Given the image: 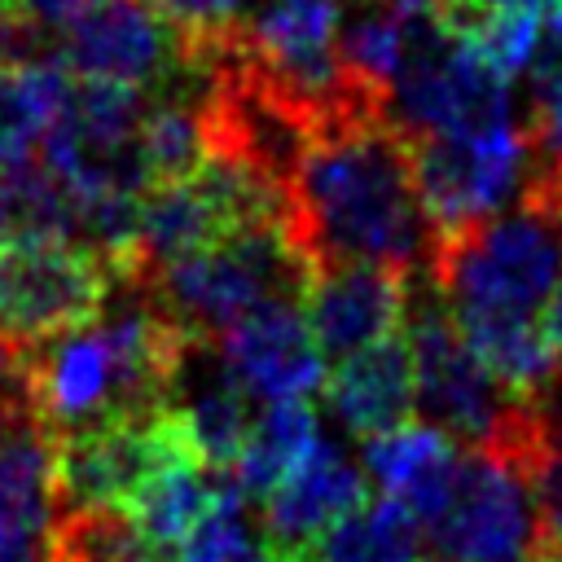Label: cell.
<instances>
[{"label": "cell", "mask_w": 562, "mask_h": 562, "mask_svg": "<svg viewBox=\"0 0 562 562\" xmlns=\"http://www.w3.org/2000/svg\"><path fill=\"white\" fill-rule=\"evenodd\" d=\"M290 233L312 268L430 263L435 228L413 184L408 136L382 105H351L312 127L290 167Z\"/></svg>", "instance_id": "1"}, {"label": "cell", "mask_w": 562, "mask_h": 562, "mask_svg": "<svg viewBox=\"0 0 562 562\" xmlns=\"http://www.w3.org/2000/svg\"><path fill=\"white\" fill-rule=\"evenodd\" d=\"M426 268L457 321H544L562 281V224L540 202H514L479 224L439 233Z\"/></svg>", "instance_id": "2"}, {"label": "cell", "mask_w": 562, "mask_h": 562, "mask_svg": "<svg viewBox=\"0 0 562 562\" xmlns=\"http://www.w3.org/2000/svg\"><path fill=\"white\" fill-rule=\"evenodd\" d=\"M312 259L285 224L228 233L211 246L184 250L145 272L162 307L202 338H220L237 316L263 299H303Z\"/></svg>", "instance_id": "3"}, {"label": "cell", "mask_w": 562, "mask_h": 562, "mask_svg": "<svg viewBox=\"0 0 562 562\" xmlns=\"http://www.w3.org/2000/svg\"><path fill=\"white\" fill-rule=\"evenodd\" d=\"M408 162L422 211L439 237L522 202L544 162V145L527 119H509L479 132L408 136Z\"/></svg>", "instance_id": "4"}, {"label": "cell", "mask_w": 562, "mask_h": 562, "mask_svg": "<svg viewBox=\"0 0 562 562\" xmlns=\"http://www.w3.org/2000/svg\"><path fill=\"white\" fill-rule=\"evenodd\" d=\"M509 75L479 48V40L448 18H426L408 35L404 66L391 83L386 114L404 136L479 132L518 119Z\"/></svg>", "instance_id": "5"}, {"label": "cell", "mask_w": 562, "mask_h": 562, "mask_svg": "<svg viewBox=\"0 0 562 562\" xmlns=\"http://www.w3.org/2000/svg\"><path fill=\"white\" fill-rule=\"evenodd\" d=\"M404 334L413 347V373H417V408L426 422L443 426L461 448L487 443L514 413L518 395H509L487 364L465 342L443 290L435 285L430 268L408 272V307H404Z\"/></svg>", "instance_id": "6"}, {"label": "cell", "mask_w": 562, "mask_h": 562, "mask_svg": "<svg viewBox=\"0 0 562 562\" xmlns=\"http://www.w3.org/2000/svg\"><path fill=\"white\" fill-rule=\"evenodd\" d=\"M119 285L105 255L75 237H0V334L44 342L97 321Z\"/></svg>", "instance_id": "7"}, {"label": "cell", "mask_w": 562, "mask_h": 562, "mask_svg": "<svg viewBox=\"0 0 562 562\" xmlns=\"http://www.w3.org/2000/svg\"><path fill=\"white\" fill-rule=\"evenodd\" d=\"M189 439H193L189 417L176 404H158L149 413H123V417L66 430L57 443L61 514L66 509H119L123 514V505L145 483V474Z\"/></svg>", "instance_id": "8"}, {"label": "cell", "mask_w": 562, "mask_h": 562, "mask_svg": "<svg viewBox=\"0 0 562 562\" xmlns=\"http://www.w3.org/2000/svg\"><path fill=\"white\" fill-rule=\"evenodd\" d=\"M149 92L110 83V79H79L61 114L44 136V162L75 189V198H97L114 189H145L136 132L145 119Z\"/></svg>", "instance_id": "9"}, {"label": "cell", "mask_w": 562, "mask_h": 562, "mask_svg": "<svg viewBox=\"0 0 562 562\" xmlns=\"http://www.w3.org/2000/svg\"><path fill=\"white\" fill-rule=\"evenodd\" d=\"M57 57L79 79L158 92L193 66V40L149 0H97L61 26Z\"/></svg>", "instance_id": "10"}, {"label": "cell", "mask_w": 562, "mask_h": 562, "mask_svg": "<svg viewBox=\"0 0 562 562\" xmlns=\"http://www.w3.org/2000/svg\"><path fill=\"white\" fill-rule=\"evenodd\" d=\"M57 426L44 413L0 422V562H53Z\"/></svg>", "instance_id": "11"}, {"label": "cell", "mask_w": 562, "mask_h": 562, "mask_svg": "<svg viewBox=\"0 0 562 562\" xmlns=\"http://www.w3.org/2000/svg\"><path fill=\"white\" fill-rule=\"evenodd\" d=\"M224 364L255 400H294L325 386V351L312 338L303 299H263L215 338Z\"/></svg>", "instance_id": "12"}, {"label": "cell", "mask_w": 562, "mask_h": 562, "mask_svg": "<svg viewBox=\"0 0 562 562\" xmlns=\"http://www.w3.org/2000/svg\"><path fill=\"white\" fill-rule=\"evenodd\" d=\"M408 307V272L386 263H325L312 272L303 290V312L316 347L329 360H342L404 325Z\"/></svg>", "instance_id": "13"}, {"label": "cell", "mask_w": 562, "mask_h": 562, "mask_svg": "<svg viewBox=\"0 0 562 562\" xmlns=\"http://www.w3.org/2000/svg\"><path fill=\"white\" fill-rule=\"evenodd\" d=\"M369 501V474L338 443H321L263 501V544L281 553L307 549L321 531Z\"/></svg>", "instance_id": "14"}, {"label": "cell", "mask_w": 562, "mask_h": 562, "mask_svg": "<svg viewBox=\"0 0 562 562\" xmlns=\"http://www.w3.org/2000/svg\"><path fill=\"white\" fill-rule=\"evenodd\" d=\"M321 395H325L329 413L360 439L413 422L417 373H413V347H408L404 325L395 334L334 360Z\"/></svg>", "instance_id": "15"}, {"label": "cell", "mask_w": 562, "mask_h": 562, "mask_svg": "<svg viewBox=\"0 0 562 562\" xmlns=\"http://www.w3.org/2000/svg\"><path fill=\"white\" fill-rule=\"evenodd\" d=\"M364 474L373 483H382L395 501L408 505V514L430 531L452 496L457 483V461H461V443L435 426V422H404L395 430L369 435L364 439Z\"/></svg>", "instance_id": "16"}, {"label": "cell", "mask_w": 562, "mask_h": 562, "mask_svg": "<svg viewBox=\"0 0 562 562\" xmlns=\"http://www.w3.org/2000/svg\"><path fill=\"white\" fill-rule=\"evenodd\" d=\"M220 479L224 474L211 470V461L202 457V448L189 439V443H180L176 452H167L145 474V483L132 492V501L123 505V514L158 549H180L189 540V531L202 522V514L211 509V496H215Z\"/></svg>", "instance_id": "17"}, {"label": "cell", "mask_w": 562, "mask_h": 562, "mask_svg": "<svg viewBox=\"0 0 562 562\" xmlns=\"http://www.w3.org/2000/svg\"><path fill=\"white\" fill-rule=\"evenodd\" d=\"M70 97V70L57 53L0 61V171L35 158Z\"/></svg>", "instance_id": "18"}, {"label": "cell", "mask_w": 562, "mask_h": 562, "mask_svg": "<svg viewBox=\"0 0 562 562\" xmlns=\"http://www.w3.org/2000/svg\"><path fill=\"white\" fill-rule=\"evenodd\" d=\"M422 531L426 527L408 514V505L386 492V496H369L360 509L338 518L307 549H299V558L303 562H417Z\"/></svg>", "instance_id": "19"}, {"label": "cell", "mask_w": 562, "mask_h": 562, "mask_svg": "<svg viewBox=\"0 0 562 562\" xmlns=\"http://www.w3.org/2000/svg\"><path fill=\"white\" fill-rule=\"evenodd\" d=\"M316 448V413L307 395L294 400H268L263 413H255V426L246 435V448L233 465V483L246 501H263L294 465Z\"/></svg>", "instance_id": "20"}, {"label": "cell", "mask_w": 562, "mask_h": 562, "mask_svg": "<svg viewBox=\"0 0 562 562\" xmlns=\"http://www.w3.org/2000/svg\"><path fill=\"white\" fill-rule=\"evenodd\" d=\"M0 237H75L79 198L40 158H22L0 171Z\"/></svg>", "instance_id": "21"}, {"label": "cell", "mask_w": 562, "mask_h": 562, "mask_svg": "<svg viewBox=\"0 0 562 562\" xmlns=\"http://www.w3.org/2000/svg\"><path fill=\"white\" fill-rule=\"evenodd\" d=\"M176 549H158L119 509H66L57 518L53 562H171Z\"/></svg>", "instance_id": "22"}, {"label": "cell", "mask_w": 562, "mask_h": 562, "mask_svg": "<svg viewBox=\"0 0 562 562\" xmlns=\"http://www.w3.org/2000/svg\"><path fill=\"white\" fill-rule=\"evenodd\" d=\"M536 505H540V553L536 562H562V435L536 465Z\"/></svg>", "instance_id": "23"}, {"label": "cell", "mask_w": 562, "mask_h": 562, "mask_svg": "<svg viewBox=\"0 0 562 562\" xmlns=\"http://www.w3.org/2000/svg\"><path fill=\"white\" fill-rule=\"evenodd\" d=\"M158 13H167L180 31L189 35H211L220 26H228L237 18V4L241 0H149Z\"/></svg>", "instance_id": "24"}, {"label": "cell", "mask_w": 562, "mask_h": 562, "mask_svg": "<svg viewBox=\"0 0 562 562\" xmlns=\"http://www.w3.org/2000/svg\"><path fill=\"white\" fill-rule=\"evenodd\" d=\"M527 123L536 127L540 145L562 158V75H553V79H544V83H531Z\"/></svg>", "instance_id": "25"}, {"label": "cell", "mask_w": 562, "mask_h": 562, "mask_svg": "<svg viewBox=\"0 0 562 562\" xmlns=\"http://www.w3.org/2000/svg\"><path fill=\"white\" fill-rule=\"evenodd\" d=\"M97 0H26V13L40 22V26H66L70 18H79L83 9H92Z\"/></svg>", "instance_id": "26"}, {"label": "cell", "mask_w": 562, "mask_h": 562, "mask_svg": "<svg viewBox=\"0 0 562 562\" xmlns=\"http://www.w3.org/2000/svg\"><path fill=\"white\" fill-rule=\"evenodd\" d=\"M549 4H558V0H461V18H457V26L465 31L479 13H487V9H549Z\"/></svg>", "instance_id": "27"}, {"label": "cell", "mask_w": 562, "mask_h": 562, "mask_svg": "<svg viewBox=\"0 0 562 562\" xmlns=\"http://www.w3.org/2000/svg\"><path fill=\"white\" fill-rule=\"evenodd\" d=\"M544 334H549V342H553V351L562 360V281H558V290H553V299L544 307Z\"/></svg>", "instance_id": "28"}, {"label": "cell", "mask_w": 562, "mask_h": 562, "mask_svg": "<svg viewBox=\"0 0 562 562\" xmlns=\"http://www.w3.org/2000/svg\"><path fill=\"white\" fill-rule=\"evenodd\" d=\"M544 404H549V413H553V422L562 426V373H558V382L549 386V395H544Z\"/></svg>", "instance_id": "29"}, {"label": "cell", "mask_w": 562, "mask_h": 562, "mask_svg": "<svg viewBox=\"0 0 562 562\" xmlns=\"http://www.w3.org/2000/svg\"><path fill=\"white\" fill-rule=\"evenodd\" d=\"M13 18H26V0H0V22H13Z\"/></svg>", "instance_id": "30"}, {"label": "cell", "mask_w": 562, "mask_h": 562, "mask_svg": "<svg viewBox=\"0 0 562 562\" xmlns=\"http://www.w3.org/2000/svg\"><path fill=\"white\" fill-rule=\"evenodd\" d=\"M430 562H457V558H443V553H439V558H430Z\"/></svg>", "instance_id": "31"}, {"label": "cell", "mask_w": 562, "mask_h": 562, "mask_svg": "<svg viewBox=\"0 0 562 562\" xmlns=\"http://www.w3.org/2000/svg\"><path fill=\"white\" fill-rule=\"evenodd\" d=\"M558 224H562V202H558Z\"/></svg>", "instance_id": "32"}]
</instances>
